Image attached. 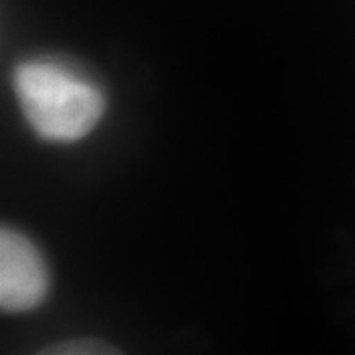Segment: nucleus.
<instances>
[{
	"instance_id": "nucleus-1",
	"label": "nucleus",
	"mask_w": 355,
	"mask_h": 355,
	"mask_svg": "<svg viewBox=\"0 0 355 355\" xmlns=\"http://www.w3.org/2000/svg\"><path fill=\"white\" fill-rule=\"evenodd\" d=\"M12 87L28 125L48 142L85 139L105 114V93L76 67L53 58L18 64Z\"/></svg>"
},
{
	"instance_id": "nucleus-3",
	"label": "nucleus",
	"mask_w": 355,
	"mask_h": 355,
	"mask_svg": "<svg viewBox=\"0 0 355 355\" xmlns=\"http://www.w3.org/2000/svg\"><path fill=\"white\" fill-rule=\"evenodd\" d=\"M42 354H53V355H111V354H119V349H116V347H113L111 343L101 342V340L79 338V340H67V342L50 345V347L42 349Z\"/></svg>"
},
{
	"instance_id": "nucleus-2",
	"label": "nucleus",
	"mask_w": 355,
	"mask_h": 355,
	"mask_svg": "<svg viewBox=\"0 0 355 355\" xmlns=\"http://www.w3.org/2000/svg\"><path fill=\"white\" fill-rule=\"evenodd\" d=\"M50 288V272L36 245L10 227L0 231V306L20 314L38 308Z\"/></svg>"
}]
</instances>
